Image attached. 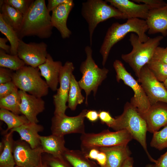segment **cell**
<instances>
[{"label":"cell","instance_id":"obj_1","mask_svg":"<svg viewBox=\"0 0 167 167\" xmlns=\"http://www.w3.org/2000/svg\"><path fill=\"white\" fill-rule=\"evenodd\" d=\"M51 16L45 0H35L24 15L20 29L17 32L20 40L25 36H35L40 39L50 37L53 28Z\"/></svg>","mask_w":167,"mask_h":167},{"label":"cell","instance_id":"obj_2","mask_svg":"<svg viewBox=\"0 0 167 167\" xmlns=\"http://www.w3.org/2000/svg\"><path fill=\"white\" fill-rule=\"evenodd\" d=\"M148 27L146 20L139 18H130L125 23H113L108 28L100 50L104 66L112 47L123 39L129 33H136L142 42H146L149 37L146 32Z\"/></svg>","mask_w":167,"mask_h":167},{"label":"cell","instance_id":"obj_3","mask_svg":"<svg viewBox=\"0 0 167 167\" xmlns=\"http://www.w3.org/2000/svg\"><path fill=\"white\" fill-rule=\"evenodd\" d=\"M115 118V124L112 129L115 131L126 130L133 139L140 144L150 161L154 162L155 160L151 157L147 149V124L137 109L130 102H127L124 106L122 113Z\"/></svg>","mask_w":167,"mask_h":167},{"label":"cell","instance_id":"obj_4","mask_svg":"<svg viewBox=\"0 0 167 167\" xmlns=\"http://www.w3.org/2000/svg\"><path fill=\"white\" fill-rule=\"evenodd\" d=\"M163 39V36H158L142 42L136 34L131 33L129 40L132 49L130 53L122 54L121 58L132 68L138 78L141 70L152 58L156 49Z\"/></svg>","mask_w":167,"mask_h":167},{"label":"cell","instance_id":"obj_5","mask_svg":"<svg viewBox=\"0 0 167 167\" xmlns=\"http://www.w3.org/2000/svg\"><path fill=\"white\" fill-rule=\"evenodd\" d=\"M81 13L88 24L91 46L94 31L100 23L112 18L127 19L124 14L105 0H88L82 3Z\"/></svg>","mask_w":167,"mask_h":167},{"label":"cell","instance_id":"obj_6","mask_svg":"<svg viewBox=\"0 0 167 167\" xmlns=\"http://www.w3.org/2000/svg\"><path fill=\"white\" fill-rule=\"evenodd\" d=\"M86 56V59L81 64L80 71L82 77L78 83L86 94L85 104L88 105V97L92 92L96 96L98 88L106 79L109 71L107 69L99 68L92 57V50L91 46H87L85 48Z\"/></svg>","mask_w":167,"mask_h":167},{"label":"cell","instance_id":"obj_7","mask_svg":"<svg viewBox=\"0 0 167 167\" xmlns=\"http://www.w3.org/2000/svg\"><path fill=\"white\" fill-rule=\"evenodd\" d=\"M133 138L126 130L111 131L108 129L98 133H86L80 137L81 150L85 154L92 148L128 144Z\"/></svg>","mask_w":167,"mask_h":167},{"label":"cell","instance_id":"obj_8","mask_svg":"<svg viewBox=\"0 0 167 167\" xmlns=\"http://www.w3.org/2000/svg\"><path fill=\"white\" fill-rule=\"evenodd\" d=\"M12 82L19 90L41 97L48 93L49 88L38 67L25 66L14 72Z\"/></svg>","mask_w":167,"mask_h":167},{"label":"cell","instance_id":"obj_9","mask_svg":"<svg viewBox=\"0 0 167 167\" xmlns=\"http://www.w3.org/2000/svg\"><path fill=\"white\" fill-rule=\"evenodd\" d=\"M113 66L116 74L117 81L119 82L120 80L122 81L134 92V95L131 98L130 102L140 113L143 114L149 109L151 105L141 85L126 70L121 61L116 60Z\"/></svg>","mask_w":167,"mask_h":167},{"label":"cell","instance_id":"obj_10","mask_svg":"<svg viewBox=\"0 0 167 167\" xmlns=\"http://www.w3.org/2000/svg\"><path fill=\"white\" fill-rule=\"evenodd\" d=\"M87 110H83L77 116L70 117L65 114L54 115L51 119L50 130L52 134L64 136L66 135L85 133L84 123Z\"/></svg>","mask_w":167,"mask_h":167},{"label":"cell","instance_id":"obj_11","mask_svg":"<svg viewBox=\"0 0 167 167\" xmlns=\"http://www.w3.org/2000/svg\"><path fill=\"white\" fill-rule=\"evenodd\" d=\"M138 78L151 105L159 102L167 103V90L163 83L156 79L146 65L141 70Z\"/></svg>","mask_w":167,"mask_h":167},{"label":"cell","instance_id":"obj_12","mask_svg":"<svg viewBox=\"0 0 167 167\" xmlns=\"http://www.w3.org/2000/svg\"><path fill=\"white\" fill-rule=\"evenodd\" d=\"M13 153L15 165L18 167H38L44 153L41 146L32 148L20 139L14 140Z\"/></svg>","mask_w":167,"mask_h":167},{"label":"cell","instance_id":"obj_13","mask_svg":"<svg viewBox=\"0 0 167 167\" xmlns=\"http://www.w3.org/2000/svg\"><path fill=\"white\" fill-rule=\"evenodd\" d=\"M75 67L71 62L67 61L62 66L61 70L59 77V87L57 93L53 96L54 104L55 107L54 115L65 114L68 108V95L70 88L71 76Z\"/></svg>","mask_w":167,"mask_h":167},{"label":"cell","instance_id":"obj_14","mask_svg":"<svg viewBox=\"0 0 167 167\" xmlns=\"http://www.w3.org/2000/svg\"><path fill=\"white\" fill-rule=\"evenodd\" d=\"M47 47V45L43 42L27 43L20 40L17 55L25 64L36 68L45 61L48 54Z\"/></svg>","mask_w":167,"mask_h":167},{"label":"cell","instance_id":"obj_15","mask_svg":"<svg viewBox=\"0 0 167 167\" xmlns=\"http://www.w3.org/2000/svg\"><path fill=\"white\" fill-rule=\"evenodd\" d=\"M21 101L20 110L29 121L38 123L37 116L45 109V102L41 97L29 94L21 90H19Z\"/></svg>","mask_w":167,"mask_h":167},{"label":"cell","instance_id":"obj_16","mask_svg":"<svg viewBox=\"0 0 167 167\" xmlns=\"http://www.w3.org/2000/svg\"><path fill=\"white\" fill-rule=\"evenodd\" d=\"M141 114L146 122L147 131L153 133L167 125V103L157 102L151 105L145 113Z\"/></svg>","mask_w":167,"mask_h":167},{"label":"cell","instance_id":"obj_17","mask_svg":"<svg viewBox=\"0 0 167 167\" xmlns=\"http://www.w3.org/2000/svg\"><path fill=\"white\" fill-rule=\"evenodd\" d=\"M108 3L124 14L127 19L139 18L146 19L152 9L144 4H137L129 0H106Z\"/></svg>","mask_w":167,"mask_h":167},{"label":"cell","instance_id":"obj_18","mask_svg":"<svg viewBox=\"0 0 167 167\" xmlns=\"http://www.w3.org/2000/svg\"><path fill=\"white\" fill-rule=\"evenodd\" d=\"M74 5L73 1L69 0L60 5L52 11V25L59 31L63 39L68 38L71 34V31L67 27L66 24L69 15Z\"/></svg>","mask_w":167,"mask_h":167},{"label":"cell","instance_id":"obj_19","mask_svg":"<svg viewBox=\"0 0 167 167\" xmlns=\"http://www.w3.org/2000/svg\"><path fill=\"white\" fill-rule=\"evenodd\" d=\"M60 61H54L51 55L48 54L45 62L38 68L41 76L43 77L49 88L52 91H57L59 83V77L62 66Z\"/></svg>","mask_w":167,"mask_h":167},{"label":"cell","instance_id":"obj_20","mask_svg":"<svg viewBox=\"0 0 167 167\" xmlns=\"http://www.w3.org/2000/svg\"><path fill=\"white\" fill-rule=\"evenodd\" d=\"M146 21L148 27V34L161 33L163 36H166L167 35V3L162 7L150 10Z\"/></svg>","mask_w":167,"mask_h":167},{"label":"cell","instance_id":"obj_21","mask_svg":"<svg viewBox=\"0 0 167 167\" xmlns=\"http://www.w3.org/2000/svg\"><path fill=\"white\" fill-rule=\"evenodd\" d=\"M44 129L42 125L29 122L10 131L18 133L21 140L27 143L32 148H35L41 146L39 133Z\"/></svg>","mask_w":167,"mask_h":167},{"label":"cell","instance_id":"obj_22","mask_svg":"<svg viewBox=\"0 0 167 167\" xmlns=\"http://www.w3.org/2000/svg\"><path fill=\"white\" fill-rule=\"evenodd\" d=\"M106 155V167H121L124 162L131 154L128 144L118 145L100 148Z\"/></svg>","mask_w":167,"mask_h":167},{"label":"cell","instance_id":"obj_23","mask_svg":"<svg viewBox=\"0 0 167 167\" xmlns=\"http://www.w3.org/2000/svg\"><path fill=\"white\" fill-rule=\"evenodd\" d=\"M41 146L44 153L56 157H62L67 148L64 136L51 134L40 136Z\"/></svg>","mask_w":167,"mask_h":167},{"label":"cell","instance_id":"obj_24","mask_svg":"<svg viewBox=\"0 0 167 167\" xmlns=\"http://www.w3.org/2000/svg\"><path fill=\"white\" fill-rule=\"evenodd\" d=\"M63 156L72 167H99L95 162L87 158L81 150L67 148Z\"/></svg>","mask_w":167,"mask_h":167},{"label":"cell","instance_id":"obj_25","mask_svg":"<svg viewBox=\"0 0 167 167\" xmlns=\"http://www.w3.org/2000/svg\"><path fill=\"white\" fill-rule=\"evenodd\" d=\"M0 14L5 21L17 33L22 24L23 15L4 1L0 7Z\"/></svg>","mask_w":167,"mask_h":167},{"label":"cell","instance_id":"obj_26","mask_svg":"<svg viewBox=\"0 0 167 167\" xmlns=\"http://www.w3.org/2000/svg\"><path fill=\"white\" fill-rule=\"evenodd\" d=\"M13 131H10L4 135L2 140L4 148L0 154V167H14L15 165L13 155V150L14 140L13 138Z\"/></svg>","mask_w":167,"mask_h":167},{"label":"cell","instance_id":"obj_27","mask_svg":"<svg viewBox=\"0 0 167 167\" xmlns=\"http://www.w3.org/2000/svg\"><path fill=\"white\" fill-rule=\"evenodd\" d=\"M0 120L4 122L7 126V129L3 132V134L8 133V131L29 122L23 115H20L2 109H0Z\"/></svg>","mask_w":167,"mask_h":167},{"label":"cell","instance_id":"obj_28","mask_svg":"<svg viewBox=\"0 0 167 167\" xmlns=\"http://www.w3.org/2000/svg\"><path fill=\"white\" fill-rule=\"evenodd\" d=\"M81 90L78 82L72 74L71 77L67 102L68 108L72 111L75 110L77 105L82 104L84 101L85 98L81 93Z\"/></svg>","mask_w":167,"mask_h":167},{"label":"cell","instance_id":"obj_29","mask_svg":"<svg viewBox=\"0 0 167 167\" xmlns=\"http://www.w3.org/2000/svg\"><path fill=\"white\" fill-rule=\"evenodd\" d=\"M18 88L16 87L9 95L0 98V108L9 110L17 114L21 113L20 104L21 99Z\"/></svg>","mask_w":167,"mask_h":167},{"label":"cell","instance_id":"obj_30","mask_svg":"<svg viewBox=\"0 0 167 167\" xmlns=\"http://www.w3.org/2000/svg\"><path fill=\"white\" fill-rule=\"evenodd\" d=\"M0 31L6 36L10 42V54L17 55V49L20 39L17 32L5 21L0 14Z\"/></svg>","mask_w":167,"mask_h":167},{"label":"cell","instance_id":"obj_31","mask_svg":"<svg viewBox=\"0 0 167 167\" xmlns=\"http://www.w3.org/2000/svg\"><path fill=\"white\" fill-rule=\"evenodd\" d=\"M25 66L24 62L18 56L6 53L0 49V67L17 71Z\"/></svg>","mask_w":167,"mask_h":167},{"label":"cell","instance_id":"obj_32","mask_svg":"<svg viewBox=\"0 0 167 167\" xmlns=\"http://www.w3.org/2000/svg\"><path fill=\"white\" fill-rule=\"evenodd\" d=\"M146 65L159 81L163 82L167 79V64L152 58Z\"/></svg>","mask_w":167,"mask_h":167},{"label":"cell","instance_id":"obj_33","mask_svg":"<svg viewBox=\"0 0 167 167\" xmlns=\"http://www.w3.org/2000/svg\"><path fill=\"white\" fill-rule=\"evenodd\" d=\"M153 134L150 146L160 151L167 148V125Z\"/></svg>","mask_w":167,"mask_h":167},{"label":"cell","instance_id":"obj_34","mask_svg":"<svg viewBox=\"0 0 167 167\" xmlns=\"http://www.w3.org/2000/svg\"><path fill=\"white\" fill-rule=\"evenodd\" d=\"M42 159L50 167H72L63 157H56L44 153Z\"/></svg>","mask_w":167,"mask_h":167},{"label":"cell","instance_id":"obj_35","mask_svg":"<svg viewBox=\"0 0 167 167\" xmlns=\"http://www.w3.org/2000/svg\"><path fill=\"white\" fill-rule=\"evenodd\" d=\"M34 0H5V2L10 5L23 16L28 12Z\"/></svg>","mask_w":167,"mask_h":167},{"label":"cell","instance_id":"obj_36","mask_svg":"<svg viewBox=\"0 0 167 167\" xmlns=\"http://www.w3.org/2000/svg\"><path fill=\"white\" fill-rule=\"evenodd\" d=\"M98 113L99 119L101 122L113 129L115 124V118L112 117L108 111L100 110Z\"/></svg>","mask_w":167,"mask_h":167},{"label":"cell","instance_id":"obj_37","mask_svg":"<svg viewBox=\"0 0 167 167\" xmlns=\"http://www.w3.org/2000/svg\"><path fill=\"white\" fill-rule=\"evenodd\" d=\"M16 87L12 81L0 84V98L10 94Z\"/></svg>","mask_w":167,"mask_h":167},{"label":"cell","instance_id":"obj_38","mask_svg":"<svg viewBox=\"0 0 167 167\" xmlns=\"http://www.w3.org/2000/svg\"><path fill=\"white\" fill-rule=\"evenodd\" d=\"M14 72L8 68L0 67V84L12 81Z\"/></svg>","mask_w":167,"mask_h":167},{"label":"cell","instance_id":"obj_39","mask_svg":"<svg viewBox=\"0 0 167 167\" xmlns=\"http://www.w3.org/2000/svg\"><path fill=\"white\" fill-rule=\"evenodd\" d=\"M133 1L145 4L149 6L152 9H156L162 7L167 3L161 0H133Z\"/></svg>","mask_w":167,"mask_h":167},{"label":"cell","instance_id":"obj_40","mask_svg":"<svg viewBox=\"0 0 167 167\" xmlns=\"http://www.w3.org/2000/svg\"><path fill=\"white\" fill-rule=\"evenodd\" d=\"M152 58L167 64V50L164 47H157L155 50Z\"/></svg>","mask_w":167,"mask_h":167},{"label":"cell","instance_id":"obj_41","mask_svg":"<svg viewBox=\"0 0 167 167\" xmlns=\"http://www.w3.org/2000/svg\"><path fill=\"white\" fill-rule=\"evenodd\" d=\"M69 0H48L47 6L48 10L50 12L60 5L67 2Z\"/></svg>","mask_w":167,"mask_h":167},{"label":"cell","instance_id":"obj_42","mask_svg":"<svg viewBox=\"0 0 167 167\" xmlns=\"http://www.w3.org/2000/svg\"><path fill=\"white\" fill-rule=\"evenodd\" d=\"M85 118L91 122H95L99 119L98 112L94 110H87Z\"/></svg>","mask_w":167,"mask_h":167},{"label":"cell","instance_id":"obj_43","mask_svg":"<svg viewBox=\"0 0 167 167\" xmlns=\"http://www.w3.org/2000/svg\"><path fill=\"white\" fill-rule=\"evenodd\" d=\"M155 167H167V151L155 162Z\"/></svg>","mask_w":167,"mask_h":167},{"label":"cell","instance_id":"obj_44","mask_svg":"<svg viewBox=\"0 0 167 167\" xmlns=\"http://www.w3.org/2000/svg\"><path fill=\"white\" fill-rule=\"evenodd\" d=\"M96 160L100 167H106L107 157L104 152L100 151Z\"/></svg>","mask_w":167,"mask_h":167},{"label":"cell","instance_id":"obj_45","mask_svg":"<svg viewBox=\"0 0 167 167\" xmlns=\"http://www.w3.org/2000/svg\"><path fill=\"white\" fill-rule=\"evenodd\" d=\"M8 41L6 38L0 37V48L6 53L10 54L11 46L6 44Z\"/></svg>","mask_w":167,"mask_h":167},{"label":"cell","instance_id":"obj_46","mask_svg":"<svg viewBox=\"0 0 167 167\" xmlns=\"http://www.w3.org/2000/svg\"><path fill=\"white\" fill-rule=\"evenodd\" d=\"M100 151L98 149H92L87 154H85L86 156L89 159L96 160Z\"/></svg>","mask_w":167,"mask_h":167},{"label":"cell","instance_id":"obj_47","mask_svg":"<svg viewBox=\"0 0 167 167\" xmlns=\"http://www.w3.org/2000/svg\"><path fill=\"white\" fill-rule=\"evenodd\" d=\"M133 159L130 156L125 160L121 167H133Z\"/></svg>","mask_w":167,"mask_h":167},{"label":"cell","instance_id":"obj_48","mask_svg":"<svg viewBox=\"0 0 167 167\" xmlns=\"http://www.w3.org/2000/svg\"><path fill=\"white\" fill-rule=\"evenodd\" d=\"M38 167H50L46 163L43 161L42 159L40 165Z\"/></svg>","mask_w":167,"mask_h":167},{"label":"cell","instance_id":"obj_49","mask_svg":"<svg viewBox=\"0 0 167 167\" xmlns=\"http://www.w3.org/2000/svg\"><path fill=\"white\" fill-rule=\"evenodd\" d=\"M4 148V143L2 140L0 142V154L2 152Z\"/></svg>","mask_w":167,"mask_h":167},{"label":"cell","instance_id":"obj_50","mask_svg":"<svg viewBox=\"0 0 167 167\" xmlns=\"http://www.w3.org/2000/svg\"><path fill=\"white\" fill-rule=\"evenodd\" d=\"M164 86L167 90V79L163 82Z\"/></svg>","mask_w":167,"mask_h":167},{"label":"cell","instance_id":"obj_51","mask_svg":"<svg viewBox=\"0 0 167 167\" xmlns=\"http://www.w3.org/2000/svg\"><path fill=\"white\" fill-rule=\"evenodd\" d=\"M145 167H155V164H148Z\"/></svg>","mask_w":167,"mask_h":167},{"label":"cell","instance_id":"obj_52","mask_svg":"<svg viewBox=\"0 0 167 167\" xmlns=\"http://www.w3.org/2000/svg\"><path fill=\"white\" fill-rule=\"evenodd\" d=\"M165 49L167 50V47L165 48Z\"/></svg>","mask_w":167,"mask_h":167},{"label":"cell","instance_id":"obj_53","mask_svg":"<svg viewBox=\"0 0 167 167\" xmlns=\"http://www.w3.org/2000/svg\"><path fill=\"white\" fill-rule=\"evenodd\" d=\"M14 167H18L16 166H15Z\"/></svg>","mask_w":167,"mask_h":167},{"label":"cell","instance_id":"obj_54","mask_svg":"<svg viewBox=\"0 0 167 167\" xmlns=\"http://www.w3.org/2000/svg\"></svg>","mask_w":167,"mask_h":167}]
</instances>
